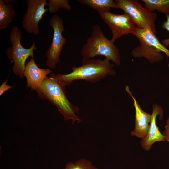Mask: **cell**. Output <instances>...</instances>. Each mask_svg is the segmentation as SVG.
Returning <instances> with one entry per match:
<instances>
[{
	"mask_svg": "<svg viewBox=\"0 0 169 169\" xmlns=\"http://www.w3.org/2000/svg\"><path fill=\"white\" fill-rule=\"evenodd\" d=\"M22 35V31L17 26L13 27L9 36L11 46L7 49L6 54L8 59L13 62V73L23 78L26 61L29 57H33V51L36 50L37 48L34 41L30 48H24L21 43Z\"/></svg>",
	"mask_w": 169,
	"mask_h": 169,
	"instance_id": "obj_4",
	"label": "cell"
},
{
	"mask_svg": "<svg viewBox=\"0 0 169 169\" xmlns=\"http://www.w3.org/2000/svg\"><path fill=\"white\" fill-rule=\"evenodd\" d=\"M99 13L111 31V40L113 43L123 35L133 34L137 27L129 16L124 13L118 14L109 12Z\"/></svg>",
	"mask_w": 169,
	"mask_h": 169,
	"instance_id": "obj_7",
	"label": "cell"
},
{
	"mask_svg": "<svg viewBox=\"0 0 169 169\" xmlns=\"http://www.w3.org/2000/svg\"><path fill=\"white\" fill-rule=\"evenodd\" d=\"M70 10V5L69 4L68 0H49L48 1V10L50 13H54L60 8Z\"/></svg>",
	"mask_w": 169,
	"mask_h": 169,
	"instance_id": "obj_17",
	"label": "cell"
},
{
	"mask_svg": "<svg viewBox=\"0 0 169 169\" xmlns=\"http://www.w3.org/2000/svg\"><path fill=\"white\" fill-rule=\"evenodd\" d=\"M7 81H4L0 86V96H1L4 92L9 89L13 87V86H10L7 84Z\"/></svg>",
	"mask_w": 169,
	"mask_h": 169,
	"instance_id": "obj_21",
	"label": "cell"
},
{
	"mask_svg": "<svg viewBox=\"0 0 169 169\" xmlns=\"http://www.w3.org/2000/svg\"><path fill=\"white\" fill-rule=\"evenodd\" d=\"M15 11L12 4L0 0V30L7 28L12 22Z\"/></svg>",
	"mask_w": 169,
	"mask_h": 169,
	"instance_id": "obj_14",
	"label": "cell"
},
{
	"mask_svg": "<svg viewBox=\"0 0 169 169\" xmlns=\"http://www.w3.org/2000/svg\"><path fill=\"white\" fill-rule=\"evenodd\" d=\"M151 121L147 134L146 137L141 139V144L142 148L145 151L150 150L153 144L158 141H166L165 137L160 131L156 122V117L159 115V119L163 116V110L157 104H154L152 107Z\"/></svg>",
	"mask_w": 169,
	"mask_h": 169,
	"instance_id": "obj_9",
	"label": "cell"
},
{
	"mask_svg": "<svg viewBox=\"0 0 169 169\" xmlns=\"http://www.w3.org/2000/svg\"><path fill=\"white\" fill-rule=\"evenodd\" d=\"M165 130L162 133L165 139L169 142V116L166 121V124L165 126Z\"/></svg>",
	"mask_w": 169,
	"mask_h": 169,
	"instance_id": "obj_20",
	"label": "cell"
},
{
	"mask_svg": "<svg viewBox=\"0 0 169 169\" xmlns=\"http://www.w3.org/2000/svg\"><path fill=\"white\" fill-rule=\"evenodd\" d=\"M166 16V20L163 22L162 27L169 32V15ZM162 44L167 48H169V38L162 40Z\"/></svg>",
	"mask_w": 169,
	"mask_h": 169,
	"instance_id": "obj_19",
	"label": "cell"
},
{
	"mask_svg": "<svg viewBox=\"0 0 169 169\" xmlns=\"http://www.w3.org/2000/svg\"><path fill=\"white\" fill-rule=\"evenodd\" d=\"M65 86L57 74L53 73L44 79L36 91L39 97L47 100L55 105L66 120H72V124L76 121L79 123L82 120L76 115L79 109L67 99Z\"/></svg>",
	"mask_w": 169,
	"mask_h": 169,
	"instance_id": "obj_1",
	"label": "cell"
},
{
	"mask_svg": "<svg viewBox=\"0 0 169 169\" xmlns=\"http://www.w3.org/2000/svg\"><path fill=\"white\" fill-rule=\"evenodd\" d=\"M115 2L119 8L129 16L137 27L147 28L156 33L157 13L150 12L137 0H115Z\"/></svg>",
	"mask_w": 169,
	"mask_h": 169,
	"instance_id": "obj_5",
	"label": "cell"
},
{
	"mask_svg": "<svg viewBox=\"0 0 169 169\" xmlns=\"http://www.w3.org/2000/svg\"><path fill=\"white\" fill-rule=\"evenodd\" d=\"M49 23L53 28V34L51 45L46 53V64L50 69H53L60 61V55L67 40L62 36L65 28L63 20L59 16L54 14L49 19Z\"/></svg>",
	"mask_w": 169,
	"mask_h": 169,
	"instance_id": "obj_6",
	"label": "cell"
},
{
	"mask_svg": "<svg viewBox=\"0 0 169 169\" xmlns=\"http://www.w3.org/2000/svg\"><path fill=\"white\" fill-rule=\"evenodd\" d=\"M80 54L83 58L91 59L103 55L116 65H120V63L118 48L105 36L98 24L92 27L91 35L82 47Z\"/></svg>",
	"mask_w": 169,
	"mask_h": 169,
	"instance_id": "obj_3",
	"label": "cell"
},
{
	"mask_svg": "<svg viewBox=\"0 0 169 169\" xmlns=\"http://www.w3.org/2000/svg\"><path fill=\"white\" fill-rule=\"evenodd\" d=\"M77 1L81 4L96 10L99 13L109 12L111 8H119L115 1L113 0H78Z\"/></svg>",
	"mask_w": 169,
	"mask_h": 169,
	"instance_id": "obj_15",
	"label": "cell"
},
{
	"mask_svg": "<svg viewBox=\"0 0 169 169\" xmlns=\"http://www.w3.org/2000/svg\"><path fill=\"white\" fill-rule=\"evenodd\" d=\"M139 41V44L131 51V54L133 57L145 58L151 63L160 62L163 59L164 55L159 50L141 41Z\"/></svg>",
	"mask_w": 169,
	"mask_h": 169,
	"instance_id": "obj_12",
	"label": "cell"
},
{
	"mask_svg": "<svg viewBox=\"0 0 169 169\" xmlns=\"http://www.w3.org/2000/svg\"><path fill=\"white\" fill-rule=\"evenodd\" d=\"M133 34L139 40L144 42L161 52L165 53L167 58L169 57V49L160 42L155 33L151 30L137 27Z\"/></svg>",
	"mask_w": 169,
	"mask_h": 169,
	"instance_id": "obj_13",
	"label": "cell"
},
{
	"mask_svg": "<svg viewBox=\"0 0 169 169\" xmlns=\"http://www.w3.org/2000/svg\"><path fill=\"white\" fill-rule=\"evenodd\" d=\"M64 169H98L93 166L92 163L85 159L76 161L74 163H68Z\"/></svg>",
	"mask_w": 169,
	"mask_h": 169,
	"instance_id": "obj_18",
	"label": "cell"
},
{
	"mask_svg": "<svg viewBox=\"0 0 169 169\" xmlns=\"http://www.w3.org/2000/svg\"><path fill=\"white\" fill-rule=\"evenodd\" d=\"M145 7L150 12L156 10L166 15H169V0H142Z\"/></svg>",
	"mask_w": 169,
	"mask_h": 169,
	"instance_id": "obj_16",
	"label": "cell"
},
{
	"mask_svg": "<svg viewBox=\"0 0 169 169\" xmlns=\"http://www.w3.org/2000/svg\"><path fill=\"white\" fill-rule=\"evenodd\" d=\"M125 89L134 101V106L135 110V127L131 133V135L141 139L144 138L147 135L151 121V114L143 110L140 105L133 96L128 86Z\"/></svg>",
	"mask_w": 169,
	"mask_h": 169,
	"instance_id": "obj_10",
	"label": "cell"
},
{
	"mask_svg": "<svg viewBox=\"0 0 169 169\" xmlns=\"http://www.w3.org/2000/svg\"><path fill=\"white\" fill-rule=\"evenodd\" d=\"M47 0H27V9L22 21L23 27L27 32L38 35L39 34L38 24L45 13L48 11Z\"/></svg>",
	"mask_w": 169,
	"mask_h": 169,
	"instance_id": "obj_8",
	"label": "cell"
},
{
	"mask_svg": "<svg viewBox=\"0 0 169 169\" xmlns=\"http://www.w3.org/2000/svg\"><path fill=\"white\" fill-rule=\"evenodd\" d=\"M52 72L50 69H42L37 65L33 57L26 64L24 76L27 79V87L32 90H37L47 77Z\"/></svg>",
	"mask_w": 169,
	"mask_h": 169,
	"instance_id": "obj_11",
	"label": "cell"
},
{
	"mask_svg": "<svg viewBox=\"0 0 169 169\" xmlns=\"http://www.w3.org/2000/svg\"><path fill=\"white\" fill-rule=\"evenodd\" d=\"M105 58L104 60L98 58H83L81 66L72 67L70 73L63 74H57L59 79L65 85H70L73 81L83 79L95 83L108 75H114V65Z\"/></svg>",
	"mask_w": 169,
	"mask_h": 169,
	"instance_id": "obj_2",
	"label": "cell"
}]
</instances>
